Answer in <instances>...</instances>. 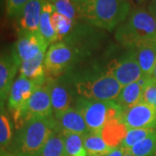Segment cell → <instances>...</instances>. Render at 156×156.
<instances>
[{"instance_id":"cell-1","label":"cell","mask_w":156,"mask_h":156,"mask_svg":"<svg viewBox=\"0 0 156 156\" xmlns=\"http://www.w3.org/2000/svg\"><path fill=\"white\" fill-rule=\"evenodd\" d=\"M56 128L53 115L34 118L17 129L9 148L15 156H40L47 140Z\"/></svg>"},{"instance_id":"cell-2","label":"cell","mask_w":156,"mask_h":156,"mask_svg":"<svg viewBox=\"0 0 156 156\" xmlns=\"http://www.w3.org/2000/svg\"><path fill=\"white\" fill-rule=\"evenodd\" d=\"M82 19L89 24L112 30L128 17L129 0H88L79 4Z\"/></svg>"},{"instance_id":"cell-3","label":"cell","mask_w":156,"mask_h":156,"mask_svg":"<svg viewBox=\"0 0 156 156\" xmlns=\"http://www.w3.org/2000/svg\"><path fill=\"white\" fill-rule=\"evenodd\" d=\"M115 38L119 44L130 50L156 42V20L148 11L137 8L131 12L127 22L117 29Z\"/></svg>"},{"instance_id":"cell-4","label":"cell","mask_w":156,"mask_h":156,"mask_svg":"<svg viewBox=\"0 0 156 156\" xmlns=\"http://www.w3.org/2000/svg\"><path fill=\"white\" fill-rule=\"evenodd\" d=\"M74 86L79 96L104 101L116 100L123 87L108 72L80 78L74 82Z\"/></svg>"},{"instance_id":"cell-5","label":"cell","mask_w":156,"mask_h":156,"mask_svg":"<svg viewBox=\"0 0 156 156\" xmlns=\"http://www.w3.org/2000/svg\"><path fill=\"white\" fill-rule=\"evenodd\" d=\"M76 104L90 132L101 133L108 121L121 118L122 114V109L115 101L89 100L79 96Z\"/></svg>"},{"instance_id":"cell-6","label":"cell","mask_w":156,"mask_h":156,"mask_svg":"<svg viewBox=\"0 0 156 156\" xmlns=\"http://www.w3.org/2000/svg\"><path fill=\"white\" fill-rule=\"evenodd\" d=\"M51 115H53V112L50 100V87L46 79L45 83L34 92L20 115L13 123L15 128L17 130L34 118L49 117Z\"/></svg>"},{"instance_id":"cell-7","label":"cell","mask_w":156,"mask_h":156,"mask_svg":"<svg viewBox=\"0 0 156 156\" xmlns=\"http://www.w3.org/2000/svg\"><path fill=\"white\" fill-rule=\"evenodd\" d=\"M45 83L30 80L19 75L13 82L7 99V108L13 122L17 120L37 89Z\"/></svg>"},{"instance_id":"cell-8","label":"cell","mask_w":156,"mask_h":156,"mask_svg":"<svg viewBox=\"0 0 156 156\" xmlns=\"http://www.w3.org/2000/svg\"><path fill=\"white\" fill-rule=\"evenodd\" d=\"M48 43L39 31H18V37L11 50L18 65L45 53Z\"/></svg>"},{"instance_id":"cell-9","label":"cell","mask_w":156,"mask_h":156,"mask_svg":"<svg viewBox=\"0 0 156 156\" xmlns=\"http://www.w3.org/2000/svg\"><path fill=\"white\" fill-rule=\"evenodd\" d=\"M108 72L123 87L137 82L143 76L137 60L135 50H130L120 59L113 62Z\"/></svg>"},{"instance_id":"cell-10","label":"cell","mask_w":156,"mask_h":156,"mask_svg":"<svg viewBox=\"0 0 156 156\" xmlns=\"http://www.w3.org/2000/svg\"><path fill=\"white\" fill-rule=\"evenodd\" d=\"M121 120L130 128L156 129V107L141 101L134 106L123 110Z\"/></svg>"},{"instance_id":"cell-11","label":"cell","mask_w":156,"mask_h":156,"mask_svg":"<svg viewBox=\"0 0 156 156\" xmlns=\"http://www.w3.org/2000/svg\"><path fill=\"white\" fill-rule=\"evenodd\" d=\"M73 52L70 46L65 42H56L48 49L44 57V67L49 77L60 76L70 64Z\"/></svg>"},{"instance_id":"cell-12","label":"cell","mask_w":156,"mask_h":156,"mask_svg":"<svg viewBox=\"0 0 156 156\" xmlns=\"http://www.w3.org/2000/svg\"><path fill=\"white\" fill-rule=\"evenodd\" d=\"M19 69V65L15 60L12 53L0 51V99H8L14 77Z\"/></svg>"},{"instance_id":"cell-13","label":"cell","mask_w":156,"mask_h":156,"mask_svg":"<svg viewBox=\"0 0 156 156\" xmlns=\"http://www.w3.org/2000/svg\"><path fill=\"white\" fill-rule=\"evenodd\" d=\"M46 0H29L17 18L18 31H38L39 22Z\"/></svg>"},{"instance_id":"cell-14","label":"cell","mask_w":156,"mask_h":156,"mask_svg":"<svg viewBox=\"0 0 156 156\" xmlns=\"http://www.w3.org/2000/svg\"><path fill=\"white\" fill-rule=\"evenodd\" d=\"M54 117L56 122L57 128L60 129L62 132L82 135L89 132L83 117L76 108H69L66 111Z\"/></svg>"},{"instance_id":"cell-15","label":"cell","mask_w":156,"mask_h":156,"mask_svg":"<svg viewBox=\"0 0 156 156\" xmlns=\"http://www.w3.org/2000/svg\"><path fill=\"white\" fill-rule=\"evenodd\" d=\"M47 82L50 87V100L53 115H57L66 111L70 107L71 95L65 84L55 78L47 76Z\"/></svg>"},{"instance_id":"cell-16","label":"cell","mask_w":156,"mask_h":156,"mask_svg":"<svg viewBox=\"0 0 156 156\" xmlns=\"http://www.w3.org/2000/svg\"><path fill=\"white\" fill-rule=\"evenodd\" d=\"M128 130V127L121 118H115L107 122L101 131V135L107 145L115 148L122 143Z\"/></svg>"},{"instance_id":"cell-17","label":"cell","mask_w":156,"mask_h":156,"mask_svg":"<svg viewBox=\"0 0 156 156\" xmlns=\"http://www.w3.org/2000/svg\"><path fill=\"white\" fill-rule=\"evenodd\" d=\"M45 53H42L31 60L21 62L19 65V75L24 77L45 83L47 76L44 67Z\"/></svg>"},{"instance_id":"cell-18","label":"cell","mask_w":156,"mask_h":156,"mask_svg":"<svg viewBox=\"0 0 156 156\" xmlns=\"http://www.w3.org/2000/svg\"><path fill=\"white\" fill-rule=\"evenodd\" d=\"M134 50L143 76H152L156 66V42L144 44Z\"/></svg>"},{"instance_id":"cell-19","label":"cell","mask_w":156,"mask_h":156,"mask_svg":"<svg viewBox=\"0 0 156 156\" xmlns=\"http://www.w3.org/2000/svg\"><path fill=\"white\" fill-rule=\"evenodd\" d=\"M143 93L144 89L140 87L138 82H134L122 87L115 101L123 111L143 101Z\"/></svg>"},{"instance_id":"cell-20","label":"cell","mask_w":156,"mask_h":156,"mask_svg":"<svg viewBox=\"0 0 156 156\" xmlns=\"http://www.w3.org/2000/svg\"><path fill=\"white\" fill-rule=\"evenodd\" d=\"M53 12H54L53 4L46 0L41 13L38 31L42 35V37L45 39V41L48 43V44H52L59 41L51 22V16Z\"/></svg>"},{"instance_id":"cell-21","label":"cell","mask_w":156,"mask_h":156,"mask_svg":"<svg viewBox=\"0 0 156 156\" xmlns=\"http://www.w3.org/2000/svg\"><path fill=\"white\" fill-rule=\"evenodd\" d=\"M5 103V101L0 99V148L9 147L14 137V123Z\"/></svg>"},{"instance_id":"cell-22","label":"cell","mask_w":156,"mask_h":156,"mask_svg":"<svg viewBox=\"0 0 156 156\" xmlns=\"http://www.w3.org/2000/svg\"><path fill=\"white\" fill-rule=\"evenodd\" d=\"M83 140L89 156H104L113 150L112 147L107 145L101 133L89 131L83 135Z\"/></svg>"},{"instance_id":"cell-23","label":"cell","mask_w":156,"mask_h":156,"mask_svg":"<svg viewBox=\"0 0 156 156\" xmlns=\"http://www.w3.org/2000/svg\"><path fill=\"white\" fill-rule=\"evenodd\" d=\"M40 156H67L64 146L63 133L56 128L51 134Z\"/></svg>"},{"instance_id":"cell-24","label":"cell","mask_w":156,"mask_h":156,"mask_svg":"<svg viewBox=\"0 0 156 156\" xmlns=\"http://www.w3.org/2000/svg\"><path fill=\"white\" fill-rule=\"evenodd\" d=\"M62 133L67 156H89L84 147L82 134L65 132Z\"/></svg>"},{"instance_id":"cell-25","label":"cell","mask_w":156,"mask_h":156,"mask_svg":"<svg viewBox=\"0 0 156 156\" xmlns=\"http://www.w3.org/2000/svg\"><path fill=\"white\" fill-rule=\"evenodd\" d=\"M53 7L58 14L74 22L82 18L79 4L75 0H58L53 4Z\"/></svg>"},{"instance_id":"cell-26","label":"cell","mask_w":156,"mask_h":156,"mask_svg":"<svg viewBox=\"0 0 156 156\" xmlns=\"http://www.w3.org/2000/svg\"><path fill=\"white\" fill-rule=\"evenodd\" d=\"M126 152L133 156L154 155L156 153V130Z\"/></svg>"},{"instance_id":"cell-27","label":"cell","mask_w":156,"mask_h":156,"mask_svg":"<svg viewBox=\"0 0 156 156\" xmlns=\"http://www.w3.org/2000/svg\"><path fill=\"white\" fill-rule=\"evenodd\" d=\"M51 22L59 40H62L69 36L76 23V22L62 16L55 11L51 16Z\"/></svg>"},{"instance_id":"cell-28","label":"cell","mask_w":156,"mask_h":156,"mask_svg":"<svg viewBox=\"0 0 156 156\" xmlns=\"http://www.w3.org/2000/svg\"><path fill=\"white\" fill-rule=\"evenodd\" d=\"M154 131V129L147 128H130L128 130V133L123 140L122 143L121 144V147L123 149H125V151L129 150L132 147H134L140 140L145 139Z\"/></svg>"},{"instance_id":"cell-29","label":"cell","mask_w":156,"mask_h":156,"mask_svg":"<svg viewBox=\"0 0 156 156\" xmlns=\"http://www.w3.org/2000/svg\"><path fill=\"white\" fill-rule=\"evenodd\" d=\"M28 1L29 0H6V17L10 19H17Z\"/></svg>"},{"instance_id":"cell-30","label":"cell","mask_w":156,"mask_h":156,"mask_svg":"<svg viewBox=\"0 0 156 156\" xmlns=\"http://www.w3.org/2000/svg\"><path fill=\"white\" fill-rule=\"evenodd\" d=\"M143 101L156 107V84L154 82L150 83L145 89L143 93Z\"/></svg>"},{"instance_id":"cell-31","label":"cell","mask_w":156,"mask_h":156,"mask_svg":"<svg viewBox=\"0 0 156 156\" xmlns=\"http://www.w3.org/2000/svg\"><path fill=\"white\" fill-rule=\"evenodd\" d=\"M125 149H123L122 147L120 146L118 147H115V148H113V150L111 152H109L108 154L104 156H123L124 154H125Z\"/></svg>"},{"instance_id":"cell-32","label":"cell","mask_w":156,"mask_h":156,"mask_svg":"<svg viewBox=\"0 0 156 156\" xmlns=\"http://www.w3.org/2000/svg\"><path fill=\"white\" fill-rule=\"evenodd\" d=\"M151 15L154 17V19L156 20V0H152L150 2V4L148 5V10Z\"/></svg>"},{"instance_id":"cell-33","label":"cell","mask_w":156,"mask_h":156,"mask_svg":"<svg viewBox=\"0 0 156 156\" xmlns=\"http://www.w3.org/2000/svg\"><path fill=\"white\" fill-rule=\"evenodd\" d=\"M6 0H0V16L5 14Z\"/></svg>"},{"instance_id":"cell-34","label":"cell","mask_w":156,"mask_h":156,"mask_svg":"<svg viewBox=\"0 0 156 156\" xmlns=\"http://www.w3.org/2000/svg\"><path fill=\"white\" fill-rule=\"evenodd\" d=\"M152 78H153V80H154V83L156 84V66H155V68H154V72H153V75H152Z\"/></svg>"},{"instance_id":"cell-35","label":"cell","mask_w":156,"mask_h":156,"mask_svg":"<svg viewBox=\"0 0 156 156\" xmlns=\"http://www.w3.org/2000/svg\"><path fill=\"white\" fill-rule=\"evenodd\" d=\"M3 156H15V155H14V154H8V153L4 152V153H3Z\"/></svg>"},{"instance_id":"cell-36","label":"cell","mask_w":156,"mask_h":156,"mask_svg":"<svg viewBox=\"0 0 156 156\" xmlns=\"http://www.w3.org/2000/svg\"><path fill=\"white\" fill-rule=\"evenodd\" d=\"M134 2H136L137 4H141L142 2H144L145 0H134Z\"/></svg>"},{"instance_id":"cell-37","label":"cell","mask_w":156,"mask_h":156,"mask_svg":"<svg viewBox=\"0 0 156 156\" xmlns=\"http://www.w3.org/2000/svg\"><path fill=\"white\" fill-rule=\"evenodd\" d=\"M75 1H76L78 4H81V3H83V2H86V1H88V0H75Z\"/></svg>"},{"instance_id":"cell-38","label":"cell","mask_w":156,"mask_h":156,"mask_svg":"<svg viewBox=\"0 0 156 156\" xmlns=\"http://www.w3.org/2000/svg\"><path fill=\"white\" fill-rule=\"evenodd\" d=\"M47 1H49L51 4H54V3H56V1H58V0H47Z\"/></svg>"},{"instance_id":"cell-39","label":"cell","mask_w":156,"mask_h":156,"mask_svg":"<svg viewBox=\"0 0 156 156\" xmlns=\"http://www.w3.org/2000/svg\"><path fill=\"white\" fill-rule=\"evenodd\" d=\"M123 156H133V155H131L129 153H128V152H125V154H124V155Z\"/></svg>"},{"instance_id":"cell-40","label":"cell","mask_w":156,"mask_h":156,"mask_svg":"<svg viewBox=\"0 0 156 156\" xmlns=\"http://www.w3.org/2000/svg\"><path fill=\"white\" fill-rule=\"evenodd\" d=\"M3 153H4V151L0 149V156H3Z\"/></svg>"},{"instance_id":"cell-41","label":"cell","mask_w":156,"mask_h":156,"mask_svg":"<svg viewBox=\"0 0 156 156\" xmlns=\"http://www.w3.org/2000/svg\"><path fill=\"white\" fill-rule=\"evenodd\" d=\"M154 156H156V153H155V154H154Z\"/></svg>"}]
</instances>
